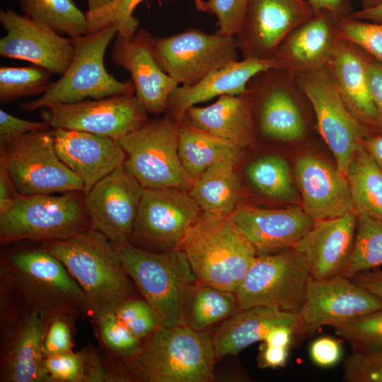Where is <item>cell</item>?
Here are the masks:
<instances>
[{
    "label": "cell",
    "instance_id": "6da1fadb",
    "mask_svg": "<svg viewBox=\"0 0 382 382\" xmlns=\"http://www.w3.org/2000/svg\"><path fill=\"white\" fill-rule=\"evenodd\" d=\"M216 361L206 330L158 326L137 354L109 371L111 382H210Z\"/></svg>",
    "mask_w": 382,
    "mask_h": 382
},
{
    "label": "cell",
    "instance_id": "7a4b0ae2",
    "mask_svg": "<svg viewBox=\"0 0 382 382\" xmlns=\"http://www.w3.org/2000/svg\"><path fill=\"white\" fill-rule=\"evenodd\" d=\"M42 247L64 264L81 288L89 320L138 296L111 242L100 233L89 228L67 239L42 243Z\"/></svg>",
    "mask_w": 382,
    "mask_h": 382
},
{
    "label": "cell",
    "instance_id": "3957f363",
    "mask_svg": "<svg viewBox=\"0 0 382 382\" xmlns=\"http://www.w3.org/2000/svg\"><path fill=\"white\" fill-rule=\"evenodd\" d=\"M0 285L25 311L47 319L62 313H85L81 288L64 264L42 246L2 255Z\"/></svg>",
    "mask_w": 382,
    "mask_h": 382
},
{
    "label": "cell",
    "instance_id": "277c9868",
    "mask_svg": "<svg viewBox=\"0 0 382 382\" xmlns=\"http://www.w3.org/2000/svg\"><path fill=\"white\" fill-rule=\"evenodd\" d=\"M178 249L185 255L199 282L235 292L257 253L228 216L202 212Z\"/></svg>",
    "mask_w": 382,
    "mask_h": 382
},
{
    "label": "cell",
    "instance_id": "5b68a950",
    "mask_svg": "<svg viewBox=\"0 0 382 382\" xmlns=\"http://www.w3.org/2000/svg\"><path fill=\"white\" fill-rule=\"evenodd\" d=\"M111 243L123 268L154 310L158 325H180L184 289L197 281L184 253L180 249L152 252L130 242Z\"/></svg>",
    "mask_w": 382,
    "mask_h": 382
},
{
    "label": "cell",
    "instance_id": "8992f818",
    "mask_svg": "<svg viewBox=\"0 0 382 382\" xmlns=\"http://www.w3.org/2000/svg\"><path fill=\"white\" fill-rule=\"evenodd\" d=\"M117 35V29L111 23L96 32L71 38L74 54L65 72L50 83L40 97L22 103L19 109L32 112L58 103L134 93L132 81L117 80L105 67L106 49Z\"/></svg>",
    "mask_w": 382,
    "mask_h": 382
},
{
    "label": "cell",
    "instance_id": "52a82bcc",
    "mask_svg": "<svg viewBox=\"0 0 382 382\" xmlns=\"http://www.w3.org/2000/svg\"><path fill=\"white\" fill-rule=\"evenodd\" d=\"M83 195L71 191L60 195L21 196L0 214L1 244L64 240L88 231L90 222Z\"/></svg>",
    "mask_w": 382,
    "mask_h": 382
},
{
    "label": "cell",
    "instance_id": "ba28073f",
    "mask_svg": "<svg viewBox=\"0 0 382 382\" xmlns=\"http://www.w3.org/2000/svg\"><path fill=\"white\" fill-rule=\"evenodd\" d=\"M118 141L126 154L124 164L144 189L190 190L193 180L181 164L177 125L168 114Z\"/></svg>",
    "mask_w": 382,
    "mask_h": 382
},
{
    "label": "cell",
    "instance_id": "9c48e42d",
    "mask_svg": "<svg viewBox=\"0 0 382 382\" xmlns=\"http://www.w3.org/2000/svg\"><path fill=\"white\" fill-rule=\"evenodd\" d=\"M311 274L294 248L258 254L234 292L241 311L272 306L299 313Z\"/></svg>",
    "mask_w": 382,
    "mask_h": 382
},
{
    "label": "cell",
    "instance_id": "30bf717a",
    "mask_svg": "<svg viewBox=\"0 0 382 382\" xmlns=\"http://www.w3.org/2000/svg\"><path fill=\"white\" fill-rule=\"evenodd\" d=\"M9 175L22 196L81 191V180L58 156L52 130L27 133L0 146Z\"/></svg>",
    "mask_w": 382,
    "mask_h": 382
},
{
    "label": "cell",
    "instance_id": "8fae6325",
    "mask_svg": "<svg viewBox=\"0 0 382 382\" xmlns=\"http://www.w3.org/2000/svg\"><path fill=\"white\" fill-rule=\"evenodd\" d=\"M154 57L163 72L178 84H195L212 72L238 60L235 36L197 28L151 41Z\"/></svg>",
    "mask_w": 382,
    "mask_h": 382
},
{
    "label": "cell",
    "instance_id": "7c38bea8",
    "mask_svg": "<svg viewBox=\"0 0 382 382\" xmlns=\"http://www.w3.org/2000/svg\"><path fill=\"white\" fill-rule=\"evenodd\" d=\"M307 96L318 130L346 175L351 158L371 132L349 110L328 69L293 76Z\"/></svg>",
    "mask_w": 382,
    "mask_h": 382
},
{
    "label": "cell",
    "instance_id": "4fadbf2b",
    "mask_svg": "<svg viewBox=\"0 0 382 382\" xmlns=\"http://www.w3.org/2000/svg\"><path fill=\"white\" fill-rule=\"evenodd\" d=\"M256 130L270 139L295 142L306 134L301 100L305 93L293 76L279 68L256 74L247 84Z\"/></svg>",
    "mask_w": 382,
    "mask_h": 382
},
{
    "label": "cell",
    "instance_id": "5bb4252c",
    "mask_svg": "<svg viewBox=\"0 0 382 382\" xmlns=\"http://www.w3.org/2000/svg\"><path fill=\"white\" fill-rule=\"evenodd\" d=\"M147 114L134 93L58 103L40 110L43 121L51 127L86 132L116 141L146 125L149 121Z\"/></svg>",
    "mask_w": 382,
    "mask_h": 382
},
{
    "label": "cell",
    "instance_id": "9a60e30c",
    "mask_svg": "<svg viewBox=\"0 0 382 382\" xmlns=\"http://www.w3.org/2000/svg\"><path fill=\"white\" fill-rule=\"evenodd\" d=\"M201 213L188 190L144 189L130 243L152 252L178 249Z\"/></svg>",
    "mask_w": 382,
    "mask_h": 382
},
{
    "label": "cell",
    "instance_id": "2e32d148",
    "mask_svg": "<svg viewBox=\"0 0 382 382\" xmlns=\"http://www.w3.org/2000/svg\"><path fill=\"white\" fill-rule=\"evenodd\" d=\"M144 188L123 163L84 195L90 228L112 243L130 242Z\"/></svg>",
    "mask_w": 382,
    "mask_h": 382
},
{
    "label": "cell",
    "instance_id": "e0dca14e",
    "mask_svg": "<svg viewBox=\"0 0 382 382\" xmlns=\"http://www.w3.org/2000/svg\"><path fill=\"white\" fill-rule=\"evenodd\" d=\"M313 14L306 0H248L235 35L243 58L272 59L285 37Z\"/></svg>",
    "mask_w": 382,
    "mask_h": 382
},
{
    "label": "cell",
    "instance_id": "ac0fdd59",
    "mask_svg": "<svg viewBox=\"0 0 382 382\" xmlns=\"http://www.w3.org/2000/svg\"><path fill=\"white\" fill-rule=\"evenodd\" d=\"M382 308V299L342 275L311 277L299 315L308 335Z\"/></svg>",
    "mask_w": 382,
    "mask_h": 382
},
{
    "label": "cell",
    "instance_id": "d6986e66",
    "mask_svg": "<svg viewBox=\"0 0 382 382\" xmlns=\"http://www.w3.org/2000/svg\"><path fill=\"white\" fill-rule=\"evenodd\" d=\"M0 23L6 31L0 40L1 56L30 62L52 74L65 72L74 54L71 37L11 9L1 10Z\"/></svg>",
    "mask_w": 382,
    "mask_h": 382
},
{
    "label": "cell",
    "instance_id": "ffe728a7",
    "mask_svg": "<svg viewBox=\"0 0 382 382\" xmlns=\"http://www.w3.org/2000/svg\"><path fill=\"white\" fill-rule=\"evenodd\" d=\"M152 38L144 28H139L131 37L117 35L111 57L117 66L130 73L135 96L146 112L159 116L167 112L168 100L179 84L158 64Z\"/></svg>",
    "mask_w": 382,
    "mask_h": 382
},
{
    "label": "cell",
    "instance_id": "44dd1931",
    "mask_svg": "<svg viewBox=\"0 0 382 382\" xmlns=\"http://www.w3.org/2000/svg\"><path fill=\"white\" fill-rule=\"evenodd\" d=\"M47 320L24 311L0 330L1 382H48L43 354Z\"/></svg>",
    "mask_w": 382,
    "mask_h": 382
},
{
    "label": "cell",
    "instance_id": "7402d4cb",
    "mask_svg": "<svg viewBox=\"0 0 382 382\" xmlns=\"http://www.w3.org/2000/svg\"><path fill=\"white\" fill-rule=\"evenodd\" d=\"M337 23L326 10L314 13L285 37L272 59L292 76L328 69L339 37Z\"/></svg>",
    "mask_w": 382,
    "mask_h": 382
},
{
    "label": "cell",
    "instance_id": "603a6c76",
    "mask_svg": "<svg viewBox=\"0 0 382 382\" xmlns=\"http://www.w3.org/2000/svg\"><path fill=\"white\" fill-rule=\"evenodd\" d=\"M294 178L302 209L315 221L354 212L347 175L337 167L316 156L303 155L296 160Z\"/></svg>",
    "mask_w": 382,
    "mask_h": 382
},
{
    "label": "cell",
    "instance_id": "cb8c5ba5",
    "mask_svg": "<svg viewBox=\"0 0 382 382\" xmlns=\"http://www.w3.org/2000/svg\"><path fill=\"white\" fill-rule=\"evenodd\" d=\"M357 221L354 212L316 221L296 243L293 248L304 260L312 278L326 279L343 274L352 251Z\"/></svg>",
    "mask_w": 382,
    "mask_h": 382
},
{
    "label": "cell",
    "instance_id": "d4e9b609",
    "mask_svg": "<svg viewBox=\"0 0 382 382\" xmlns=\"http://www.w3.org/2000/svg\"><path fill=\"white\" fill-rule=\"evenodd\" d=\"M52 133L58 156L81 180L84 195L125 161L122 146L111 138L64 128Z\"/></svg>",
    "mask_w": 382,
    "mask_h": 382
},
{
    "label": "cell",
    "instance_id": "484cf974",
    "mask_svg": "<svg viewBox=\"0 0 382 382\" xmlns=\"http://www.w3.org/2000/svg\"><path fill=\"white\" fill-rule=\"evenodd\" d=\"M228 217L258 254L293 248L315 221L300 207H238Z\"/></svg>",
    "mask_w": 382,
    "mask_h": 382
},
{
    "label": "cell",
    "instance_id": "4316f807",
    "mask_svg": "<svg viewBox=\"0 0 382 382\" xmlns=\"http://www.w3.org/2000/svg\"><path fill=\"white\" fill-rule=\"evenodd\" d=\"M368 55L360 47L339 35L328 69L349 110L362 125L375 132L382 130V119L369 89L366 75Z\"/></svg>",
    "mask_w": 382,
    "mask_h": 382
},
{
    "label": "cell",
    "instance_id": "83f0119b",
    "mask_svg": "<svg viewBox=\"0 0 382 382\" xmlns=\"http://www.w3.org/2000/svg\"><path fill=\"white\" fill-rule=\"evenodd\" d=\"M288 326L302 337L308 335L299 313L272 306H257L240 311L229 317L210 334L217 361L236 355L259 341H264L275 327Z\"/></svg>",
    "mask_w": 382,
    "mask_h": 382
},
{
    "label": "cell",
    "instance_id": "f1b7e54d",
    "mask_svg": "<svg viewBox=\"0 0 382 382\" xmlns=\"http://www.w3.org/2000/svg\"><path fill=\"white\" fill-rule=\"evenodd\" d=\"M277 68L273 59L243 58L220 68L191 86H178L167 103V114L178 122L192 106L223 95H240L247 92L248 81L256 74Z\"/></svg>",
    "mask_w": 382,
    "mask_h": 382
},
{
    "label": "cell",
    "instance_id": "f546056e",
    "mask_svg": "<svg viewBox=\"0 0 382 382\" xmlns=\"http://www.w3.org/2000/svg\"><path fill=\"white\" fill-rule=\"evenodd\" d=\"M188 122L201 130L243 149L255 140L256 128L248 92L223 95L212 104L192 106L185 115Z\"/></svg>",
    "mask_w": 382,
    "mask_h": 382
},
{
    "label": "cell",
    "instance_id": "4dcf8cb0",
    "mask_svg": "<svg viewBox=\"0 0 382 382\" xmlns=\"http://www.w3.org/2000/svg\"><path fill=\"white\" fill-rule=\"evenodd\" d=\"M178 134V154L181 164L192 179L209 166L228 162L236 165L242 149L190 125L185 117L175 122Z\"/></svg>",
    "mask_w": 382,
    "mask_h": 382
},
{
    "label": "cell",
    "instance_id": "1f68e13d",
    "mask_svg": "<svg viewBox=\"0 0 382 382\" xmlns=\"http://www.w3.org/2000/svg\"><path fill=\"white\" fill-rule=\"evenodd\" d=\"M228 162L215 163L193 180L189 190L202 212L228 216L238 207L242 197V185Z\"/></svg>",
    "mask_w": 382,
    "mask_h": 382
},
{
    "label": "cell",
    "instance_id": "d6a6232c",
    "mask_svg": "<svg viewBox=\"0 0 382 382\" xmlns=\"http://www.w3.org/2000/svg\"><path fill=\"white\" fill-rule=\"evenodd\" d=\"M240 311L233 292L196 281L184 289L180 325L205 330Z\"/></svg>",
    "mask_w": 382,
    "mask_h": 382
},
{
    "label": "cell",
    "instance_id": "836d02e7",
    "mask_svg": "<svg viewBox=\"0 0 382 382\" xmlns=\"http://www.w3.org/2000/svg\"><path fill=\"white\" fill-rule=\"evenodd\" d=\"M346 175L355 213L382 221V170L362 145L353 154Z\"/></svg>",
    "mask_w": 382,
    "mask_h": 382
},
{
    "label": "cell",
    "instance_id": "e575fe53",
    "mask_svg": "<svg viewBox=\"0 0 382 382\" xmlns=\"http://www.w3.org/2000/svg\"><path fill=\"white\" fill-rule=\"evenodd\" d=\"M45 368L48 382H111L101 352L91 345L47 357Z\"/></svg>",
    "mask_w": 382,
    "mask_h": 382
},
{
    "label": "cell",
    "instance_id": "d590c367",
    "mask_svg": "<svg viewBox=\"0 0 382 382\" xmlns=\"http://www.w3.org/2000/svg\"><path fill=\"white\" fill-rule=\"evenodd\" d=\"M26 17L71 38L88 34L86 13L73 0H19Z\"/></svg>",
    "mask_w": 382,
    "mask_h": 382
},
{
    "label": "cell",
    "instance_id": "8d00e7d4",
    "mask_svg": "<svg viewBox=\"0 0 382 382\" xmlns=\"http://www.w3.org/2000/svg\"><path fill=\"white\" fill-rule=\"evenodd\" d=\"M246 174L251 183L262 195L281 202L297 199L294 183L288 162L279 156H266L252 162Z\"/></svg>",
    "mask_w": 382,
    "mask_h": 382
},
{
    "label": "cell",
    "instance_id": "74e56055",
    "mask_svg": "<svg viewBox=\"0 0 382 382\" xmlns=\"http://www.w3.org/2000/svg\"><path fill=\"white\" fill-rule=\"evenodd\" d=\"M90 321L108 366L128 359L140 350L143 340L136 337L120 320L115 311Z\"/></svg>",
    "mask_w": 382,
    "mask_h": 382
},
{
    "label": "cell",
    "instance_id": "f35d334b",
    "mask_svg": "<svg viewBox=\"0 0 382 382\" xmlns=\"http://www.w3.org/2000/svg\"><path fill=\"white\" fill-rule=\"evenodd\" d=\"M354 245L342 276L356 274L382 266V221L364 214H357Z\"/></svg>",
    "mask_w": 382,
    "mask_h": 382
},
{
    "label": "cell",
    "instance_id": "ab89813d",
    "mask_svg": "<svg viewBox=\"0 0 382 382\" xmlns=\"http://www.w3.org/2000/svg\"><path fill=\"white\" fill-rule=\"evenodd\" d=\"M52 73L33 64L25 67H0V102L11 103L16 99L43 94L48 88Z\"/></svg>",
    "mask_w": 382,
    "mask_h": 382
},
{
    "label": "cell",
    "instance_id": "60d3db41",
    "mask_svg": "<svg viewBox=\"0 0 382 382\" xmlns=\"http://www.w3.org/2000/svg\"><path fill=\"white\" fill-rule=\"evenodd\" d=\"M332 327L349 344L353 353L370 355L382 352V308Z\"/></svg>",
    "mask_w": 382,
    "mask_h": 382
},
{
    "label": "cell",
    "instance_id": "b9f144b4",
    "mask_svg": "<svg viewBox=\"0 0 382 382\" xmlns=\"http://www.w3.org/2000/svg\"><path fill=\"white\" fill-rule=\"evenodd\" d=\"M144 0H114L106 6L86 13L88 33L114 24L117 35L131 37L139 29V20L134 17L137 6Z\"/></svg>",
    "mask_w": 382,
    "mask_h": 382
},
{
    "label": "cell",
    "instance_id": "7bdbcfd3",
    "mask_svg": "<svg viewBox=\"0 0 382 382\" xmlns=\"http://www.w3.org/2000/svg\"><path fill=\"white\" fill-rule=\"evenodd\" d=\"M340 37L356 44L382 63V22L359 20L351 16L337 23Z\"/></svg>",
    "mask_w": 382,
    "mask_h": 382
},
{
    "label": "cell",
    "instance_id": "ee69618b",
    "mask_svg": "<svg viewBox=\"0 0 382 382\" xmlns=\"http://www.w3.org/2000/svg\"><path fill=\"white\" fill-rule=\"evenodd\" d=\"M115 313L126 328L141 340L159 326L154 310L143 297L137 296L125 301Z\"/></svg>",
    "mask_w": 382,
    "mask_h": 382
},
{
    "label": "cell",
    "instance_id": "f6af8a7d",
    "mask_svg": "<svg viewBox=\"0 0 382 382\" xmlns=\"http://www.w3.org/2000/svg\"><path fill=\"white\" fill-rule=\"evenodd\" d=\"M79 316L62 313L48 318L43 341L45 359L73 350L74 324Z\"/></svg>",
    "mask_w": 382,
    "mask_h": 382
},
{
    "label": "cell",
    "instance_id": "bcb514c9",
    "mask_svg": "<svg viewBox=\"0 0 382 382\" xmlns=\"http://www.w3.org/2000/svg\"><path fill=\"white\" fill-rule=\"evenodd\" d=\"M248 0H207V11L217 18L218 32L235 36L243 23Z\"/></svg>",
    "mask_w": 382,
    "mask_h": 382
},
{
    "label": "cell",
    "instance_id": "7dc6e473",
    "mask_svg": "<svg viewBox=\"0 0 382 382\" xmlns=\"http://www.w3.org/2000/svg\"><path fill=\"white\" fill-rule=\"evenodd\" d=\"M344 379L349 382H382V352L352 353L343 364Z\"/></svg>",
    "mask_w": 382,
    "mask_h": 382
},
{
    "label": "cell",
    "instance_id": "c3c4849f",
    "mask_svg": "<svg viewBox=\"0 0 382 382\" xmlns=\"http://www.w3.org/2000/svg\"><path fill=\"white\" fill-rule=\"evenodd\" d=\"M43 122H35L16 117L4 110H0V146H4L20 137L35 131L48 129Z\"/></svg>",
    "mask_w": 382,
    "mask_h": 382
},
{
    "label": "cell",
    "instance_id": "681fc988",
    "mask_svg": "<svg viewBox=\"0 0 382 382\" xmlns=\"http://www.w3.org/2000/svg\"><path fill=\"white\" fill-rule=\"evenodd\" d=\"M310 357L317 366L330 367L340 359L342 349L336 340L330 337H322L313 341L310 347Z\"/></svg>",
    "mask_w": 382,
    "mask_h": 382
},
{
    "label": "cell",
    "instance_id": "f907efd6",
    "mask_svg": "<svg viewBox=\"0 0 382 382\" xmlns=\"http://www.w3.org/2000/svg\"><path fill=\"white\" fill-rule=\"evenodd\" d=\"M21 196L9 175L4 157L0 155V214L10 209Z\"/></svg>",
    "mask_w": 382,
    "mask_h": 382
},
{
    "label": "cell",
    "instance_id": "816d5d0a",
    "mask_svg": "<svg viewBox=\"0 0 382 382\" xmlns=\"http://www.w3.org/2000/svg\"><path fill=\"white\" fill-rule=\"evenodd\" d=\"M366 75L370 92L382 119V63L368 55Z\"/></svg>",
    "mask_w": 382,
    "mask_h": 382
},
{
    "label": "cell",
    "instance_id": "f5cc1de1",
    "mask_svg": "<svg viewBox=\"0 0 382 382\" xmlns=\"http://www.w3.org/2000/svg\"><path fill=\"white\" fill-rule=\"evenodd\" d=\"M259 351L257 366L262 369L284 366L289 354V348L270 346L265 342L261 345Z\"/></svg>",
    "mask_w": 382,
    "mask_h": 382
},
{
    "label": "cell",
    "instance_id": "db71d44e",
    "mask_svg": "<svg viewBox=\"0 0 382 382\" xmlns=\"http://www.w3.org/2000/svg\"><path fill=\"white\" fill-rule=\"evenodd\" d=\"M314 13L326 10L331 13L335 20L347 18L354 11L351 0H306Z\"/></svg>",
    "mask_w": 382,
    "mask_h": 382
},
{
    "label": "cell",
    "instance_id": "11a10c76",
    "mask_svg": "<svg viewBox=\"0 0 382 382\" xmlns=\"http://www.w3.org/2000/svg\"><path fill=\"white\" fill-rule=\"evenodd\" d=\"M352 282L382 299V270H371L356 274Z\"/></svg>",
    "mask_w": 382,
    "mask_h": 382
},
{
    "label": "cell",
    "instance_id": "9f6ffc18",
    "mask_svg": "<svg viewBox=\"0 0 382 382\" xmlns=\"http://www.w3.org/2000/svg\"><path fill=\"white\" fill-rule=\"evenodd\" d=\"M296 337H301V336L295 330L282 325L272 329L263 342L270 346L289 348Z\"/></svg>",
    "mask_w": 382,
    "mask_h": 382
},
{
    "label": "cell",
    "instance_id": "6f0895ef",
    "mask_svg": "<svg viewBox=\"0 0 382 382\" xmlns=\"http://www.w3.org/2000/svg\"><path fill=\"white\" fill-rule=\"evenodd\" d=\"M361 145L382 170V130L370 133Z\"/></svg>",
    "mask_w": 382,
    "mask_h": 382
},
{
    "label": "cell",
    "instance_id": "680465c9",
    "mask_svg": "<svg viewBox=\"0 0 382 382\" xmlns=\"http://www.w3.org/2000/svg\"><path fill=\"white\" fill-rule=\"evenodd\" d=\"M350 16L354 18L362 21L374 23L382 22V3L371 8H360L354 11Z\"/></svg>",
    "mask_w": 382,
    "mask_h": 382
},
{
    "label": "cell",
    "instance_id": "91938a15",
    "mask_svg": "<svg viewBox=\"0 0 382 382\" xmlns=\"http://www.w3.org/2000/svg\"><path fill=\"white\" fill-rule=\"evenodd\" d=\"M88 11H95L106 6L114 0H86Z\"/></svg>",
    "mask_w": 382,
    "mask_h": 382
},
{
    "label": "cell",
    "instance_id": "94428289",
    "mask_svg": "<svg viewBox=\"0 0 382 382\" xmlns=\"http://www.w3.org/2000/svg\"><path fill=\"white\" fill-rule=\"evenodd\" d=\"M361 9H367L375 7L382 3V0H359Z\"/></svg>",
    "mask_w": 382,
    "mask_h": 382
},
{
    "label": "cell",
    "instance_id": "6125c7cd",
    "mask_svg": "<svg viewBox=\"0 0 382 382\" xmlns=\"http://www.w3.org/2000/svg\"><path fill=\"white\" fill-rule=\"evenodd\" d=\"M196 8L202 12H207L204 0H194Z\"/></svg>",
    "mask_w": 382,
    "mask_h": 382
}]
</instances>
